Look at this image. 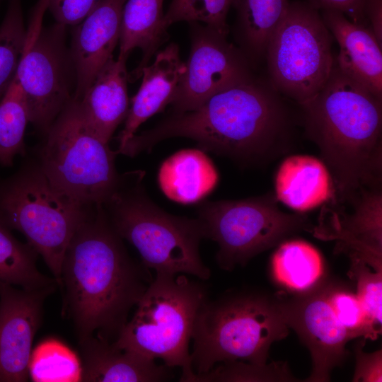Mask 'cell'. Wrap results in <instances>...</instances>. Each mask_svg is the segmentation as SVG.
Wrapping results in <instances>:
<instances>
[{
  "label": "cell",
  "mask_w": 382,
  "mask_h": 382,
  "mask_svg": "<svg viewBox=\"0 0 382 382\" xmlns=\"http://www.w3.org/2000/svg\"><path fill=\"white\" fill-rule=\"evenodd\" d=\"M122 239L101 204H93L66 248L59 286L79 343L92 336L115 341L154 279Z\"/></svg>",
  "instance_id": "6da1fadb"
},
{
  "label": "cell",
  "mask_w": 382,
  "mask_h": 382,
  "mask_svg": "<svg viewBox=\"0 0 382 382\" xmlns=\"http://www.w3.org/2000/svg\"><path fill=\"white\" fill-rule=\"evenodd\" d=\"M290 115L282 96L268 79H253L224 89L193 110L173 113L154 127L134 134L120 154L134 156L166 139L183 137L202 150L250 157L285 137Z\"/></svg>",
  "instance_id": "7a4b0ae2"
},
{
  "label": "cell",
  "mask_w": 382,
  "mask_h": 382,
  "mask_svg": "<svg viewBox=\"0 0 382 382\" xmlns=\"http://www.w3.org/2000/svg\"><path fill=\"white\" fill-rule=\"evenodd\" d=\"M301 106L306 133L341 191L349 193L368 182L381 158L382 99L335 63L321 90Z\"/></svg>",
  "instance_id": "3957f363"
},
{
  "label": "cell",
  "mask_w": 382,
  "mask_h": 382,
  "mask_svg": "<svg viewBox=\"0 0 382 382\" xmlns=\"http://www.w3.org/2000/svg\"><path fill=\"white\" fill-rule=\"evenodd\" d=\"M144 176L141 170L120 175L116 187L101 204L111 226L156 274L182 273L208 279L210 270L199 251L206 238L202 221L170 214L158 207L144 190Z\"/></svg>",
  "instance_id": "277c9868"
},
{
  "label": "cell",
  "mask_w": 382,
  "mask_h": 382,
  "mask_svg": "<svg viewBox=\"0 0 382 382\" xmlns=\"http://www.w3.org/2000/svg\"><path fill=\"white\" fill-rule=\"evenodd\" d=\"M289 332L277 297L255 292L228 294L204 301L192 334V366L204 374L217 363L267 364L272 344Z\"/></svg>",
  "instance_id": "5b68a950"
},
{
  "label": "cell",
  "mask_w": 382,
  "mask_h": 382,
  "mask_svg": "<svg viewBox=\"0 0 382 382\" xmlns=\"http://www.w3.org/2000/svg\"><path fill=\"white\" fill-rule=\"evenodd\" d=\"M207 289L185 274H156L130 320L113 342L117 347L182 370L180 381L195 382L189 343Z\"/></svg>",
  "instance_id": "8992f818"
},
{
  "label": "cell",
  "mask_w": 382,
  "mask_h": 382,
  "mask_svg": "<svg viewBox=\"0 0 382 382\" xmlns=\"http://www.w3.org/2000/svg\"><path fill=\"white\" fill-rule=\"evenodd\" d=\"M91 206L58 191L38 163L22 168L0 184V221L25 236L58 286L66 248Z\"/></svg>",
  "instance_id": "52a82bcc"
},
{
  "label": "cell",
  "mask_w": 382,
  "mask_h": 382,
  "mask_svg": "<svg viewBox=\"0 0 382 382\" xmlns=\"http://www.w3.org/2000/svg\"><path fill=\"white\" fill-rule=\"evenodd\" d=\"M44 134L38 164L52 186L85 206L105 202L119 182L117 153L90 129L74 98Z\"/></svg>",
  "instance_id": "ba28073f"
},
{
  "label": "cell",
  "mask_w": 382,
  "mask_h": 382,
  "mask_svg": "<svg viewBox=\"0 0 382 382\" xmlns=\"http://www.w3.org/2000/svg\"><path fill=\"white\" fill-rule=\"evenodd\" d=\"M333 40L318 9L305 1H290L266 51L271 85L300 105L312 99L334 67Z\"/></svg>",
  "instance_id": "9c48e42d"
},
{
  "label": "cell",
  "mask_w": 382,
  "mask_h": 382,
  "mask_svg": "<svg viewBox=\"0 0 382 382\" xmlns=\"http://www.w3.org/2000/svg\"><path fill=\"white\" fill-rule=\"evenodd\" d=\"M198 219L206 238L219 245L216 261L227 271L307 226L305 217L282 212L270 196L205 202L199 207Z\"/></svg>",
  "instance_id": "30bf717a"
},
{
  "label": "cell",
  "mask_w": 382,
  "mask_h": 382,
  "mask_svg": "<svg viewBox=\"0 0 382 382\" xmlns=\"http://www.w3.org/2000/svg\"><path fill=\"white\" fill-rule=\"evenodd\" d=\"M48 0H41L27 30L16 78L26 100L29 120L45 134L72 100L74 68L66 45L65 27L56 23L43 28Z\"/></svg>",
  "instance_id": "8fae6325"
},
{
  "label": "cell",
  "mask_w": 382,
  "mask_h": 382,
  "mask_svg": "<svg viewBox=\"0 0 382 382\" xmlns=\"http://www.w3.org/2000/svg\"><path fill=\"white\" fill-rule=\"evenodd\" d=\"M189 24L190 52L170 103L173 113L193 110L216 93L255 77L251 62L226 36L200 23Z\"/></svg>",
  "instance_id": "7c38bea8"
},
{
  "label": "cell",
  "mask_w": 382,
  "mask_h": 382,
  "mask_svg": "<svg viewBox=\"0 0 382 382\" xmlns=\"http://www.w3.org/2000/svg\"><path fill=\"white\" fill-rule=\"evenodd\" d=\"M330 285L317 283L291 297L277 296L287 325L310 351L313 369L306 381H328L332 370L347 357L351 340L330 303Z\"/></svg>",
  "instance_id": "4fadbf2b"
},
{
  "label": "cell",
  "mask_w": 382,
  "mask_h": 382,
  "mask_svg": "<svg viewBox=\"0 0 382 382\" xmlns=\"http://www.w3.org/2000/svg\"><path fill=\"white\" fill-rule=\"evenodd\" d=\"M57 286L37 290L0 284V382H24L45 299Z\"/></svg>",
  "instance_id": "5bb4252c"
},
{
  "label": "cell",
  "mask_w": 382,
  "mask_h": 382,
  "mask_svg": "<svg viewBox=\"0 0 382 382\" xmlns=\"http://www.w3.org/2000/svg\"><path fill=\"white\" fill-rule=\"evenodd\" d=\"M127 0H100L76 28L69 49L79 100L110 60L120 40L123 8Z\"/></svg>",
  "instance_id": "9a60e30c"
},
{
  "label": "cell",
  "mask_w": 382,
  "mask_h": 382,
  "mask_svg": "<svg viewBox=\"0 0 382 382\" xmlns=\"http://www.w3.org/2000/svg\"><path fill=\"white\" fill-rule=\"evenodd\" d=\"M320 12L339 46L337 67L382 99V45L370 28L354 23L337 11Z\"/></svg>",
  "instance_id": "2e32d148"
},
{
  "label": "cell",
  "mask_w": 382,
  "mask_h": 382,
  "mask_svg": "<svg viewBox=\"0 0 382 382\" xmlns=\"http://www.w3.org/2000/svg\"><path fill=\"white\" fill-rule=\"evenodd\" d=\"M79 345L81 381L159 382L173 377L171 368L105 339L92 336Z\"/></svg>",
  "instance_id": "e0dca14e"
},
{
  "label": "cell",
  "mask_w": 382,
  "mask_h": 382,
  "mask_svg": "<svg viewBox=\"0 0 382 382\" xmlns=\"http://www.w3.org/2000/svg\"><path fill=\"white\" fill-rule=\"evenodd\" d=\"M185 70V64L181 60L179 47L175 43L158 52L153 63L142 69L141 84L131 100L124 128L117 137V152L135 134L143 122L171 103Z\"/></svg>",
  "instance_id": "ac0fdd59"
},
{
  "label": "cell",
  "mask_w": 382,
  "mask_h": 382,
  "mask_svg": "<svg viewBox=\"0 0 382 382\" xmlns=\"http://www.w3.org/2000/svg\"><path fill=\"white\" fill-rule=\"evenodd\" d=\"M127 59L112 57L81 98L74 99L86 123L106 143H109L117 127L125 120L129 109Z\"/></svg>",
  "instance_id": "d6986e66"
},
{
  "label": "cell",
  "mask_w": 382,
  "mask_h": 382,
  "mask_svg": "<svg viewBox=\"0 0 382 382\" xmlns=\"http://www.w3.org/2000/svg\"><path fill=\"white\" fill-rule=\"evenodd\" d=\"M219 181L218 172L202 149H186L161 164L158 182L163 194L181 203L197 202L211 193Z\"/></svg>",
  "instance_id": "ffe728a7"
},
{
  "label": "cell",
  "mask_w": 382,
  "mask_h": 382,
  "mask_svg": "<svg viewBox=\"0 0 382 382\" xmlns=\"http://www.w3.org/2000/svg\"><path fill=\"white\" fill-rule=\"evenodd\" d=\"M277 199L289 207L299 211L311 210L328 199L332 180L325 165L307 155L286 158L275 179Z\"/></svg>",
  "instance_id": "44dd1931"
},
{
  "label": "cell",
  "mask_w": 382,
  "mask_h": 382,
  "mask_svg": "<svg viewBox=\"0 0 382 382\" xmlns=\"http://www.w3.org/2000/svg\"><path fill=\"white\" fill-rule=\"evenodd\" d=\"M163 0H127L123 8L118 57L127 58L135 48L142 52L141 60L131 73V81L141 76L158 48L168 39L163 22Z\"/></svg>",
  "instance_id": "7402d4cb"
},
{
  "label": "cell",
  "mask_w": 382,
  "mask_h": 382,
  "mask_svg": "<svg viewBox=\"0 0 382 382\" xmlns=\"http://www.w3.org/2000/svg\"><path fill=\"white\" fill-rule=\"evenodd\" d=\"M381 195L368 193L361 197L353 214L337 228L335 236L343 248L369 265L382 271Z\"/></svg>",
  "instance_id": "603a6c76"
},
{
  "label": "cell",
  "mask_w": 382,
  "mask_h": 382,
  "mask_svg": "<svg viewBox=\"0 0 382 382\" xmlns=\"http://www.w3.org/2000/svg\"><path fill=\"white\" fill-rule=\"evenodd\" d=\"M272 273L275 279L288 289L301 292L314 286L323 273L319 252L302 241L281 244L273 255Z\"/></svg>",
  "instance_id": "cb8c5ba5"
},
{
  "label": "cell",
  "mask_w": 382,
  "mask_h": 382,
  "mask_svg": "<svg viewBox=\"0 0 382 382\" xmlns=\"http://www.w3.org/2000/svg\"><path fill=\"white\" fill-rule=\"evenodd\" d=\"M37 255L28 243L19 242L0 221V284L18 286L25 290L57 286L54 278L37 270Z\"/></svg>",
  "instance_id": "d4e9b609"
},
{
  "label": "cell",
  "mask_w": 382,
  "mask_h": 382,
  "mask_svg": "<svg viewBox=\"0 0 382 382\" xmlns=\"http://www.w3.org/2000/svg\"><path fill=\"white\" fill-rule=\"evenodd\" d=\"M29 114L16 76L0 100V164L10 166L24 152V134Z\"/></svg>",
  "instance_id": "484cf974"
},
{
  "label": "cell",
  "mask_w": 382,
  "mask_h": 382,
  "mask_svg": "<svg viewBox=\"0 0 382 382\" xmlns=\"http://www.w3.org/2000/svg\"><path fill=\"white\" fill-rule=\"evenodd\" d=\"M28 374L35 382L81 381L80 358L62 342L47 339L32 350Z\"/></svg>",
  "instance_id": "4316f807"
},
{
  "label": "cell",
  "mask_w": 382,
  "mask_h": 382,
  "mask_svg": "<svg viewBox=\"0 0 382 382\" xmlns=\"http://www.w3.org/2000/svg\"><path fill=\"white\" fill-rule=\"evenodd\" d=\"M27 37L21 0H9L0 25V100L14 80Z\"/></svg>",
  "instance_id": "83f0119b"
},
{
  "label": "cell",
  "mask_w": 382,
  "mask_h": 382,
  "mask_svg": "<svg viewBox=\"0 0 382 382\" xmlns=\"http://www.w3.org/2000/svg\"><path fill=\"white\" fill-rule=\"evenodd\" d=\"M235 0H172L164 14L166 28L174 23H202L227 36L229 27L228 13Z\"/></svg>",
  "instance_id": "f1b7e54d"
},
{
  "label": "cell",
  "mask_w": 382,
  "mask_h": 382,
  "mask_svg": "<svg viewBox=\"0 0 382 382\" xmlns=\"http://www.w3.org/2000/svg\"><path fill=\"white\" fill-rule=\"evenodd\" d=\"M287 364L274 361L257 365L241 361L221 363L208 372L197 375L195 382L209 381H294Z\"/></svg>",
  "instance_id": "f546056e"
},
{
  "label": "cell",
  "mask_w": 382,
  "mask_h": 382,
  "mask_svg": "<svg viewBox=\"0 0 382 382\" xmlns=\"http://www.w3.org/2000/svg\"><path fill=\"white\" fill-rule=\"evenodd\" d=\"M350 277L357 282V296L366 315L375 340L381 332L382 271L371 267L358 257L350 255Z\"/></svg>",
  "instance_id": "4dcf8cb0"
},
{
  "label": "cell",
  "mask_w": 382,
  "mask_h": 382,
  "mask_svg": "<svg viewBox=\"0 0 382 382\" xmlns=\"http://www.w3.org/2000/svg\"><path fill=\"white\" fill-rule=\"evenodd\" d=\"M329 301L334 313L351 340L363 337L375 340L366 315L356 294L331 284Z\"/></svg>",
  "instance_id": "1f68e13d"
},
{
  "label": "cell",
  "mask_w": 382,
  "mask_h": 382,
  "mask_svg": "<svg viewBox=\"0 0 382 382\" xmlns=\"http://www.w3.org/2000/svg\"><path fill=\"white\" fill-rule=\"evenodd\" d=\"M100 0H48L49 9L56 23L66 25L80 23Z\"/></svg>",
  "instance_id": "d6a6232c"
},
{
  "label": "cell",
  "mask_w": 382,
  "mask_h": 382,
  "mask_svg": "<svg viewBox=\"0 0 382 382\" xmlns=\"http://www.w3.org/2000/svg\"><path fill=\"white\" fill-rule=\"evenodd\" d=\"M365 340L360 341L355 347L356 367L353 381H382V352L378 350L366 353L363 350Z\"/></svg>",
  "instance_id": "836d02e7"
},
{
  "label": "cell",
  "mask_w": 382,
  "mask_h": 382,
  "mask_svg": "<svg viewBox=\"0 0 382 382\" xmlns=\"http://www.w3.org/2000/svg\"><path fill=\"white\" fill-rule=\"evenodd\" d=\"M319 11L334 10L354 23L368 26L364 12L366 0H303ZM369 27V26H368Z\"/></svg>",
  "instance_id": "e575fe53"
},
{
  "label": "cell",
  "mask_w": 382,
  "mask_h": 382,
  "mask_svg": "<svg viewBox=\"0 0 382 382\" xmlns=\"http://www.w3.org/2000/svg\"><path fill=\"white\" fill-rule=\"evenodd\" d=\"M364 12L369 28L382 45V0H366Z\"/></svg>",
  "instance_id": "d590c367"
}]
</instances>
